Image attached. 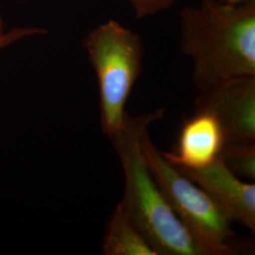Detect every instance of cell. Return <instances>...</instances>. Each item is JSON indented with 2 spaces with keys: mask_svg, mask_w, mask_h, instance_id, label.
Listing matches in <instances>:
<instances>
[{
  "mask_svg": "<svg viewBox=\"0 0 255 255\" xmlns=\"http://www.w3.org/2000/svg\"><path fill=\"white\" fill-rule=\"evenodd\" d=\"M180 47L194 64L199 91L255 78V0H201L180 12Z\"/></svg>",
  "mask_w": 255,
  "mask_h": 255,
  "instance_id": "cell-1",
  "label": "cell"
},
{
  "mask_svg": "<svg viewBox=\"0 0 255 255\" xmlns=\"http://www.w3.org/2000/svg\"><path fill=\"white\" fill-rule=\"evenodd\" d=\"M164 113L160 108L140 116L127 115L120 131L111 139L125 178L119 202L158 255H204L166 201L142 150V137Z\"/></svg>",
  "mask_w": 255,
  "mask_h": 255,
  "instance_id": "cell-2",
  "label": "cell"
},
{
  "mask_svg": "<svg viewBox=\"0 0 255 255\" xmlns=\"http://www.w3.org/2000/svg\"><path fill=\"white\" fill-rule=\"evenodd\" d=\"M82 45L97 75L101 129L111 140L124 125L128 98L143 71V43L136 32L110 19Z\"/></svg>",
  "mask_w": 255,
  "mask_h": 255,
  "instance_id": "cell-3",
  "label": "cell"
},
{
  "mask_svg": "<svg viewBox=\"0 0 255 255\" xmlns=\"http://www.w3.org/2000/svg\"><path fill=\"white\" fill-rule=\"evenodd\" d=\"M142 150L155 181L204 255H237L236 234L224 211L198 184L164 158L146 131Z\"/></svg>",
  "mask_w": 255,
  "mask_h": 255,
  "instance_id": "cell-4",
  "label": "cell"
},
{
  "mask_svg": "<svg viewBox=\"0 0 255 255\" xmlns=\"http://www.w3.org/2000/svg\"><path fill=\"white\" fill-rule=\"evenodd\" d=\"M195 111L219 120L226 142H255V78L222 82L200 91Z\"/></svg>",
  "mask_w": 255,
  "mask_h": 255,
  "instance_id": "cell-5",
  "label": "cell"
},
{
  "mask_svg": "<svg viewBox=\"0 0 255 255\" xmlns=\"http://www.w3.org/2000/svg\"><path fill=\"white\" fill-rule=\"evenodd\" d=\"M175 167L206 192L232 222L246 227L255 235V182H244L237 177L220 157L203 168Z\"/></svg>",
  "mask_w": 255,
  "mask_h": 255,
  "instance_id": "cell-6",
  "label": "cell"
},
{
  "mask_svg": "<svg viewBox=\"0 0 255 255\" xmlns=\"http://www.w3.org/2000/svg\"><path fill=\"white\" fill-rule=\"evenodd\" d=\"M225 143L219 120L208 112L195 111L184 120L174 151L162 154L174 166L199 169L218 160Z\"/></svg>",
  "mask_w": 255,
  "mask_h": 255,
  "instance_id": "cell-7",
  "label": "cell"
},
{
  "mask_svg": "<svg viewBox=\"0 0 255 255\" xmlns=\"http://www.w3.org/2000/svg\"><path fill=\"white\" fill-rule=\"evenodd\" d=\"M101 253L104 255H158L120 202L108 219Z\"/></svg>",
  "mask_w": 255,
  "mask_h": 255,
  "instance_id": "cell-8",
  "label": "cell"
},
{
  "mask_svg": "<svg viewBox=\"0 0 255 255\" xmlns=\"http://www.w3.org/2000/svg\"><path fill=\"white\" fill-rule=\"evenodd\" d=\"M220 158L237 177L255 182V142H226Z\"/></svg>",
  "mask_w": 255,
  "mask_h": 255,
  "instance_id": "cell-9",
  "label": "cell"
},
{
  "mask_svg": "<svg viewBox=\"0 0 255 255\" xmlns=\"http://www.w3.org/2000/svg\"><path fill=\"white\" fill-rule=\"evenodd\" d=\"M177 0H129L137 18H144L169 9Z\"/></svg>",
  "mask_w": 255,
  "mask_h": 255,
  "instance_id": "cell-10",
  "label": "cell"
},
{
  "mask_svg": "<svg viewBox=\"0 0 255 255\" xmlns=\"http://www.w3.org/2000/svg\"><path fill=\"white\" fill-rule=\"evenodd\" d=\"M46 32V29L38 27H15L9 31H5L0 35V50L12 45L13 43L25 37L31 36L35 34H41Z\"/></svg>",
  "mask_w": 255,
  "mask_h": 255,
  "instance_id": "cell-11",
  "label": "cell"
},
{
  "mask_svg": "<svg viewBox=\"0 0 255 255\" xmlns=\"http://www.w3.org/2000/svg\"><path fill=\"white\" fill-rule=\"evenodd\" d=\"M4 32H5V30H4V23H3V20L0 17V35H2Z\"/></svg>",
  "mask_w": 255,
  "mask_h": 255,
  "instance_id": "cell-12",
  "label": "cell"
},
{
  "mask_svg": "<svg viewBox=\"0 0 255 255\" xmlns=\"http://www.w3.org/2000/svg\"><path fill=\"white\" fill-rule=\"evenodd\" d=\"M225 2L228 3H233V4H237V3H241V2H245L247 0H224Z\"/></svg>",
  "mask_w": 255,
  "mask_h": 255,
  "instance_id": "cell-13",
  "label": "cell"
}]
</instances>
